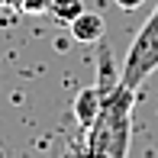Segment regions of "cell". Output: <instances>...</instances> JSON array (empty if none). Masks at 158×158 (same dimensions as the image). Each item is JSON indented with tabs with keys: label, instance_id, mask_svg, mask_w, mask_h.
<instances>
[{
	"label": "cell",
	"instance_id": "277c9868",
	"mask_svg": "<svg viewBox=\"0 0 158 158\" xmlns=\"http://www.w3.org/2000/svg\"><path fill=\"white\" fill-rule=\"evenodd\" d=\"M68 29H71V39H74V42H103L106 23H103V16H100V13L84 10L81 16L68 26Z\"/></svg>",
	"mask_w": 158,
	"mask_h": 158
},
{
	"label": "cell",
	"instance_id": "5b68a950",
	"mask_svg": "<svg viewBox=\"0 0 158 158\" xmlns=\"http://www.w3.org/2000/svg\"><path fill=\"white\" fill-rule=\"evenodd\" d=\"M48 13H52L58 23L71 26L84 13V0H48Z\"/></svg>",
	"mask_w": 158,
	"mask_h": 158
},
{
	"label": "cell",
	"instance_id": "6da1fadb",
	"mask_svg": "<svg viewBox=\"0 0 158 158\" xmlns=\"http://www.w3.org/2000/svg\"><path fill=\"white\" fill-rule=\"evenodd\" d=\"M132 106H135V90L132 87H116L103 97L94 126L87 129V152L84 158H126L129 142H132Z\"/></svg>",
	"mask_w": 158,
	"mask_h": 158
},
{
	"label": "cell",
	"instance_id": "8992f818",
	"mask_svg": "<svg viewBox=\"0 0 158 158\" xmlns=\"http://www.w3.org/2000/svg\"><path fill=\"white\" fill-rule=\"evenodd\" d=\"M119 84V74H113V68H110V48H100V74H97V87L103 90V94H110L113 87Z\"/></svg>",
	"mask_w": 158,
	"mask_h": 158
},
{
	"label": "cell",
	"instance_id": "52a82bcc",
	"mask_svg": "<svg viewBox=\"0 0 158 158\" xmlns=\"http://www.w3.org/2000/svg\"><path fill=\"white\" fill-rule=\"evenodd\" d=\"M113 3H116L119 10H135V6H142L145 0H113Z\"/></svg>",
	"mask_w": 158,
	"mask_h": 158
},
{
	"label": "cell",
	"instance_id": "7a4b0ae2",
	"mask_svg": "<svg viewBox=\"0 0 158 158\" xmlns=\"http://www.w3.org/2000/svg\"><path fill=\"white\" fill-rule=\"evenodd\" d=\"M155 71H158V6L145 19V26L135 32L132 45H129V52L123 58V68H119V84L139 90L142 81L148 74H155Z\"/></svg>",
	"mask_w": 158,
	"mask_h": 158
},
{
	"label": "cell",
	"instance_id": "3957f363",
	"mask_svg": "<svg viewBox=\"0 0 158 158\" xmlns=\"http://www.w3.org/2000/svg\"><path fill=\"white\" fill-rule=\"evenodd\" d=\"M103 90L97 87H84V90H77V97H74V103H71V110H74V119H77V126L87 132L90 126H94V119H97V113H100V106H103Z\"/></svg>",
	"mask_w": 158,
	"mask_h": 158
}]
</instances>
